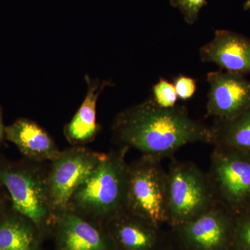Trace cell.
Returning <instances> with one entry per match:
<instances>
[{"mask_svg":"<svg viewBox=\"0 0 250 250\" xmlns=\"http://www.w3.org/2000/svg\"><path fill=\"white\" fill-rule=\"evenodd\" d=\"M113 131L125 147L156 159L190 143H213L211 128L190 118L184 106L162 108L152 98L120 113Z\"/></svg>","mask_w":250,"mask_h":250,"instance_id":"6da1fadb","label":"cell"},{"mask_svg":"<svg viewBox=\"0 0 250 250\" xmlns=\"http://www.w3.org/2000/svg\"><path fill=\"white\" fill-rule=\"evenodd\" d=\"M126 148L106 154L80 184L69 202L74 211L97 218L115 216L126 205Z\"/></svg>","mask_w":250,"mask_h":250,"instance_id":"7a4b0ae2","label":"cell"},{"mask_svg":"<svg viewBox=\"0 0 250 250\" xmlns=\"http://www.w3.org/2000/svg\"><path fill=\"white\" fill-rule=\"evenodd\" d=\"M156 161L146 156L128 168L126 192L128 208L154 226L168 219L166 176Z\"/></svg>","mask_w":250,"mask_h":250,"instance_id":"3957f363","label":"cell"},{"mask_svg":"<svg viewBox=\"0 0 250 250\" xmlns=\"http://www.w3.org/2000/svg\"><path fill=\"white\" fill-rule=\"evenodd\" d=\"M168 219L184 225L210 208L209 183L200 170L189 164L172 166L166 175Z\"/></svg>","mask_w":250,"mask_h":250,"instance_id":"277c9868","label":"cell"},{"mask_svg":"<svg viewBox=\"0 0 250 250\" xmlns=\"http://www.w3.org/2000/svg\"><path fill=\"white\" fill-rule=\"evenodd\" d=\"M106 154L75 147L61 152L52 161L47 179L53 212L68 207L74 192L104 159Z\"/></svg>","mask_w":250,"mask_h":250,"instance_id":"5b68a950","label":"cell"},{"mask_svg":"<svg viewBox=\"0 0 250 250\" xmlns=\"http://www.w3.org/2000/svg\"><path fill=\"white\" fill-rule=\"evenodd\" d=\"M211 170L215 189L230 208L240 210L250 205V154L218 146Z\"/></svg>","mask_w":250,"mask_h":250,"instance_id":"8992f818","label":"cell"},{"mask_svg":"<svg viewBox=\"0 0 250 250\" xmlns=\"http://www.w3.org/2000/svg\"><path fill=\"white\" fill-rule=\"evenodd\" d=\"M2 182L12 200L15 210L36 226L48 220L52 210L47 181L24 169H0Z\"/></svg>","mask_w":250,"mask_h":250,"instance_id":"52a82bcc","label":"cell"},{"mask_svg":"<svg viewBox=\"0 0 250 250\" xmlns=\"http://www.w3.org/2000/svg\"><path fill=\"white\" fill-rule=\"evenodd\" d=\"M209 85L207 113L216 120H229L250 108V82L238 74L220 70L207 74Z\"/></svg>","mask_w":250,"mask_h":250,"instance_id":"ba28073f","label":"cell"},{"mask_svg":"<svg viewBox=\"0 0 250 250\" xmlns=\"http://www.w3.org/2000/svg\"><path fill=\"white\" fill-rule=\"evenodd\" d=\"M200 60L216 64L225 71L250 75V39L235 31L218 29L200 49Z\"/></svg>","mask_w":250,"mask_h":250,"instance_id":"9c48e42d","label":"cell"},{"mask_svg":"<svg viewBox=\"0 0 250 250\" xmlns=\"http://www.w3.org/2000/svg\"><path fill=\"white\" fill-rule=\"evenodd\" d=\"M85 80L87 93L84 100L64 128L67 141L75 146L91 142L96 137L100 129L96 120L97 103L102 92L112 84L111 81L92 79L88 75H85Z\"/></svg>","mask_w":250,"mask_h":250,"instance_id":"30bf717a","label":"cell"},{"mask_svg":"<svg viewBox=\"0 0 250 250\" xmlns=\"http://www.w3.org/2000/svg\"><path fill=\"white\" fill-rule=\"evenodd\" d=\"M5 138L33 160L54 161L61 154L47 131L29 120L21 118L6 126Z\"/></svg>","mask_w":250,"mask_h":250,"instance_id":"8fae6325","label":"cell"},{"mask_svg":"<svg viewBox=\"0 0 250 250\" xmlns=\"http://www.w3.org/2000/svg\"><path fill=\"white\" fill-rule=\"evenodd\" d=\"M57 221L61 250H108L106 239L74 210L62 212Z\"/></svg>","mask_w":250,"mask_h":250,"instance_id":"7c38bea8","label":"cell"},{"mask_svg":"<svg viewBox=\"0 0 250 250\" xmlns=\"http://www.w3.org/2000/svg\"><path fill=\"white\" fill-rule=\"evenodd\" d=\"M184 225L188 242L197 249L218 250L226 242V218L216 208H208Z\"/></svg>","mask_w":250,"mask_h":250,"instance_id":"4fadbf2b","label":"cell"},{"mask_svg":"<svg viewBox=\"0 0 250 250\" xmlns=\"http://www.w3.org/2000/svg\"><path fill=\"white\" fill-rule=\"evenodd\" d=\"M211 131L212 143L250 154V108L231 119L216 120Z\"/></svg>","mask_w":250,"mask_h":250,"instance_id":"5bb4252c","label":"cell"},{"mask_svg":"<svg viewBox=\"0 0 250 250\" xmlns=\"http://www.w3.org/2000/svg\"><path fill=\"white\" fill-rule=\"evenodd\" d=\"M0 250H38L31 225L15 217L4 219L0 223Z\"/></svg>","mask_w":250,"mask_h":250,"instance_id":"9a60e30c","label":"cell"},{"mask_svg":"<svg viewBox=\"0 0 250 250\" xmlns=\"http://www.w3.org/2000/svg\"><path fill=\"white\" fill-rule=\"evenodd\" d=\"M118 240L126 250H147L152 248L154 236L152 231L134 222H125L118 229Z\"/></svg>","mask_w":250,"mask_h":250,"instance_id":"2e32d148","label":"cell"},{"mask_svg":"<svg viewBox=\"0 0 250 250\" xmlns=\"http://www.w3.org/2000/svg\"><path fill=\"white\" fill-rule=\"evenodd\" d=\"M153 100L162 108H173L176 106L178 97L174 84L164 78L152 87Z\"/></svg>","mask_w":250,"mask_h":250,"instance_id":"e0dca14e","label":"cell"},{"mask_svg":"<svg viewBox=\"0 0 250 250\" xmlns=\"http://www.w3.org/2000/svg\"><path fill=\"white\" fill-rule=\"evenodd\" d=\"M171 6L178 9L185 22L193 24L198 19L199 14L204 6L208 4L207 0H169Z\"/></svg>","mask_w":250,"mask_h":250,"instance_id":"ac0fdd59","label":"cell"},{"mask_svg":"<svg viewBox=\"0 0 250 250\" xmlns=\"http://www.w3.org/2000/svg\"><path fill=\"white\" fill-rule=\"evenodd\" d=\"M172 83L177 92V97L180 100H189L196 93L197 82L192 77L179 75L174 78Z\"/></svg>","mask_w":250,"mask_h":250,"instance_id":"d6986e66","label":"cell"},{"mask_svg":"<svg viewBox=\"0 0 250 250\" xmlns=\"http://www.w3.org/2000/svg\"><path fill=\"white\" fill-rule=\"evenodd\" d=\"M238 235L243 246L250 250V218L242 224Z\"/></svg>","mask_w":250,"mask_h":250,"instance_id":"ffe728a7","label":"cell"},{"mask_svg":"<svg viewBox=\"0 0 250 250\" xmlns=\"http://www.w3.org/2000/svg\"><path fill=\"white\" fill-rule=\"evenodd\" d=\"M5 128L6 126H4V122H3L2 109L0 106V144L5 137Z\"/></svg>","mask_w":250,"mask_h":250,"instance_id":"44dd1931","label":"cell"},{"mask_svg":"<svg viewBox=\"0 0 250 250\" xmlns=\"http://www.w3.org/2000/svg\"><path fill=\"white\" fill-rule=\"evenodd\" d=\"M243 9L245 11H248L250 9V0H246V2L243 5Z\"/></svg>","mask_w":250,"mask_h":250,"instance_id":"7402d4cb","label":"cell"},{"mask_svg":"<svg viewBox=\"0 0 250 250\" xmlns=\"http://www.w3.org/2000/svg\"><path fill=\"white\" fill-rule=\"evenodd\" d=\"M1 200H0V212H1Z\"/></svg>","mask_w":250,"mask_h":250,"instance_id":"603a6c76","label":"cell"}]
</instances>
